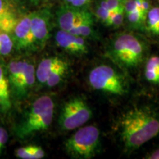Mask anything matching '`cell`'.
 <instances>
[{"label":"cell","instance_id":"4dcf8cb0","mask_svg":"<svg viewBox=\"0 0 159 159\" xmlns=\"http://www.w3.org/2000/svg\"><path fill=\"white\" fill-rule=\"evenodd\" d=\"M145 158L148 159H159V149H157L153 152H152L150 155H148V156Z\"/></svg>","mask_w":159,"mask_h":159},{"label":"cell","instance_id":"5b68a950","mask_svg":"<svg viewBox=\"0 0 159 159\" xmlns=\"http://www.w3.org/2000/svg\"><path fill=\"white\" fill-rule=\"evenodd\" d=\"M89 82L95 90L106 94L123 96L128 92V83L125 77L108 65H99L91 69Z\"/></svg>","mask_w":159,"mask_h":159},{"label":"cell","instance_id":"ba28073f","mask_svg":"<svg viewBox=\"0 0 159 159\" xmlns=\"http://www.w3.org/2000/svg\"><path fill=\"white\" fill-rule=\"evenodd\" d=\"M12 34L14 47L18 50L35 49L34 39L31 30L30 13L18 19Z\"/></svg>","mask_w":159,"mask_h":159},{"label":"cell","instance_id":"5bb4252c","mask_svg":"<svg viewBox=\"0 0 159 159\" xmlns=\"http://www.w3.org/2000/svg\"><path fill=\"white\" fill-rule=\"evenodd\" d=\"M63 61L58 57H50L43 59L38 65L35 70L36 80L39 85H45L47 79L53 71Z\"/></svg>","mask_w":159,"mask_h":159},{"label":"cell","instance_id":"d6a6232c","mask_svg":"<svg viewBox=\"0 0 159 159\" xmlns=\"http://www.w3.org/2000/svg\"><path fill=\"white\" fill-rule=\"evenodd\" d=\"M32 2H34V3H36L38 1H39V0H31Z\"/></svg>","mask_w":159,"mask_h":159},{"label":"cell","instance_id":"9c48e42d","mask_svg":"<svg viewBox=\"0 0 159 159\" xmlns=\"http://www.w3.org/2000/svg\"><path fill=\"white\" fill-rule=\"evenodd\" d=\"M49 12L43 9L30 13L31 30L35 49H42L49 36Z\"/></svg>","mask_w":159,"mask_h":159},{"label":"cell","instance_id":"484cf974","mask_svg":"<svg viewBox=\"0 0 159 159\" xmlns=\"http://www.w3.org/2000/svg\"><path fill=\"white\" fill-rule=\"evenodd\" d=\"M15 156L18 158L21 159H33L30 152L29 146L22 147V148L16 149L15 151Z\"/></svg>","mask_w":159,"mask_h":159},{"label":"cell","instance_id":"277c9868","mask_svg":"<svg viewBox=\"0 0 159 159\" xmlns=\"http://www.w3.org/2000/svg\"><path fill=\"white\" fill-rule=\"evenodd\" d=\"M66 153L71 158L89 159L99 153L101 148L100 132L94 125H88L77 130L64 143Z\"/></svg>","mask_w":159,"mask_h":159},{"label":"cell","instance_id":"d4e9b609","mask_svg":"<svg viewBox=\"0 0 159 159\" xmlns=\"http://www.w3.org/2000/svg\"><path fill=\"white\" fill-rule=\"evenodd\" d=\"M29 149L33 159H41L44 158L45 152L41 147L36 146V145H29Z\"/></svg>","mask_w":159,"mask_h":159},{"label":"cell","instance_id":"3957f363","mask_svg":"<svg viewBox=\"0 0 159 159\" xmlns=\"http://www.w3.org/2000/svg\"><path fill=\"white\" fill-rule=\"evenodd\" d=\"M108 53L111 59L120 67L134 69L144 61L145 46L136 35L122 33L116 35L111 41Z\"/></svg>","mask_w":159,"mask_h":159},{"label":"cell","instance_id":"603a6c76","mask_svg":"<svg viewBox=\"0 0 159 159\" xmlns=\"http://www.w3.org/2000/svg\"><path fill=\"white\" fill-rule=\"evenodd\" d=\"M125 2V0H102L99 5L111 12H114L124 7Z\"/></svg>","mask_w":159,"mask_h":159},{"label":"cell","instance_id":"ffe728a7","mask_svg":"<svg viewBox=\"0 0 159 159\" xmlns=\"http://www.w3.org/2000/svg\"><path fill=\"white\" fill-rule=\"evenodd\" d=\"M94 22H86L82 25L73 27L68 31L71 34L83 38L93 37L94 35V31L92 27Z\"/></svg>","mask_w":159,"mask_h":159},{"label":"cell","instance_id":"9a60e30c","mask_svg":"<svg viewBox=\"0 0 159 159\" xmlns=\"http://www.w3.org/2000/svg\"><path fill=\"white\" fill-rule=\"evenodd\" d=\"M28 62L29 61L24 60H14L9 63L6 71L9 80L11 89H13L16 85Z\"/></svg>","mask_w":159,"mask_h":159},{"label":"cell","instance_id":"f546056e","mask_svg":"<svg viewBox=\"0 0 159 159\" xmlns=\"http://www.w3.org/2000/svg\"><path fill=\"white\" fill-rule=\"evenodd\" d=\"M91 1V0H72L71 2V5L76 7H80Z\"/></svg>","mask_w":159,"mask_h":159},{"label":"cell","instance_id":"e0dca14e","mask_svg":"<svg viewBox=\"0 0 159 159\" xmlns=\"http://www.w3.org/2000/svg\"><path fill=\"white\" fill-rule=\"evenodd\" d=\"M69 66L66 61H63L56 69L53 71V72L49 75L45 83L46 87L47 88H52L58 85L63 80V77L67 74Z\"/></svg>","mask_w":159,"mask_h":159},{"label":"cell","instance_id":"d6986e66","mask_svg":"<svg viewBox=\"0 0 159 159\" xmlns=\"http://www.w3.org/2000/svg\"><path fill=\"white\" fill-rule=\"evenodd\" d=\"M14 47L12 36L9 33L0 32V56H7Z\"/></svg>","mask_w":159,"mask_h":159},{"label":"cell","instance_id":"8992f818","mask_svg":"<svg viewBox=\"0 0 159 159\" xmlns=\"http://www.w3.org/2000/svg\"><path fill=\"white\" fill-rule=\"evenodd\" d=\"M92 116L88 103L81 97H74L64 103L61 108L58 122L61 128L69 131L85 125Z\"/></svg>","mask_w":159,"mask_h":159},{"label":"cell","instance_id":"4316f807","mask_svg":"<svg viewBox=\"0 0 159 159\" xmlns=\"http://www.w3.org/2000/svg\"><path fill=\"white\" fill-rule=\"evenodd\" d=\"M137 7L147 16L148 11L150 9V4L148 0H136Z\"/></svg>","mask_w":159,"mask_h":159},{"label":"cell","instance_id":"44dd1931","mask_svg":"<svg viewBox=\"0 0 159 159\" xmlns=\"http://www.w3.org/2000/svg\"><path fill=\"white\" fill-rule=\"evenodd\" d=\"M125 13V7L112 12L105 25L108 26V27H119L123 22Z\"/></svg>","mask_w":159,"mask_h":159},{"label":"cell","instance_id":"2e32d148","mask_svg":"<svg viewBox=\"0 0 159 159\" xmlns=\"http://www.w3.org/2000/svg\"><path fill=\"white\" fill-rule=\"evenodd\" d=\"M144 76L148 82L159 84V56H152L145 66Z\"/></svg>","mask_w":159,"mask_h":159},{"label":"cell","instance_id":"7a4b0ae2","mask_svg":"<svg viewBox=\"0 0 159 159\" xmlns=\"http://www.w3.org/2000/svg\"><path fill=\"white\" fill-rule=\"evenodd\" d=\"M55 103L49 95H42L32 103L28 111L20 120L16 134L20 139H25L35 134L47 130L52 122Z\"/></svg>","mask_w":159,"mask_h":159},{"label":"cell","instance_id":"ac0fdd59","mask_svg":"<svg viewBox=\"0 0 159 159\" xmlns=\"http://www.w3.org/2000/svg\"><path fill=\"white\" fill-rule=\"evenodd\" d=\"M148 30L154 35H159V7H152L148 11L146 17Z\"/></svg>","mask_w":159,"mask_h":159},{"label":"cell","instance_id":"7c38bea8","mask_svg":"<svg viewBox=\"0 0 159 159\" xmlns=\"http://www.w3.org/2000/svg\"><path fill=\"white\" fill-rule=\"evenodd\" d=\"M18 19L14 10L7 0H0V32L13 33Z\"/></svg>","mask_w":159,"mask_h":159},{"label":"cell","instance_id":"8fae6325","mask_svg":"<svg viewBox=\"0 0 159 159\" xmlns=\"http://www.w3.org/2000/svg\"><path fill=\"white\" fill-rule=\"evenodd\" d=\"M36 80L35 66L28 62L17 84L12 89L16 98H21L33 88Z\"/></svg>","mask_w":159,"mask_h":159},{"label":"cell","instance_id":"52a82bcc","mask_svg":"<svg viewBox=\"0 0 159 159\" xmlns=\"http://www.w3.org/2000/svg\"><path fill=\"white\" fill-rule=\"evenodd\" d=\"M57 22L60 29L69 31L73 27L86 22H94L88 11L74 6L62 7L57 13Z\"/></svg>","mask_w":159,"mask_h":159},{"label":"cell","instance_id":"4fadbf2b","mask_svg":"<svg viewBox=\"0 0 159 159\" xmlns=\"http://www.w3.org/2000/svg\"><path fill=\"white\" fill-rule=\"evenodd\" d=\"M11 89L9 80L2 66L0 65V113L6 114L12 106Z\"/></svg>","mask_w":159,"mask_h":159},{"label":"cell","instance_id":"7402d4cb","mask_svg":"<svg viewBox=\"0 0 159 159\" xmlns=\"http://www.w3.org/2000/svg\"><path fill=\"white\" fill-rule=\"evenodd\" d=\"M127 18L131 25L134 26L141 25L146 20V16L140 10H137L132 13H127Z\"/></svg>","mask_w":159,"mask_h":159},{"label":"cell","instance_id":"cb8c5ba5","mask_svg":"<svg viewBox=\"0 0 159 159\" xmlns=\"http://www.w3.org/2000/svg\"><path fill=\"white\" fill-rule=\"evenodd\" d=\"M111 13H112V12H111L109 10L105 8V7H102V6L99 5L97 9L96 16L101 21H102L105 25H106L107 21H108Z\"/></svg>","mask_w":159,"mask_h":159},{"label":"cell","instance_id":"f1b7e54d","mask_svg":"<svg viewBox=\"0 0 159 159\" xmlns=\"http://www.w3.org/2000/svg\"><path fill=\"white\" fill-rule=\"evenodd\" d=\"M7 139H8L7 132L3 128L0 127V153L2 152L4 147L7 143Z\"/></svg>","mask_w":159,"mask_h":159},{"label":"cell","instance_id":"83f0119b","mask_svg":"<svg viewBox=\"0 0 159 159\" xmlns=\"http://www.w3.org/2000/svg\"><path fill=\"white\" fill-rule=\"evenodd\" d=\"M124 7L126 14L136 11L137 10H139V7H137L136 0H125Z\"/></svg>","mask_w":159,"mask_h":159},{"label":"cell","instance_id":"836d02e7","mask_svg":"<svg viewBox=\"0 0 159 159\" xmlns=\"http://www.w3.org/2000/svg\"><path fill=\"white\" fill-rule=\"evenodd\" d=\"M158 2H159V0H158Z\"/></svg>","mask_w":159,"mask_h":159},{"label":"cell","instance_id":"30bf717a","mask_svg":"<svg viewBox=\"0 0 159 159\" xmlns=\"http://www.w3.org/2000/svg\"><path fill=\"white\" fill-rule=\"evenodd\" d=\"M55 39L57 47L69 54L83 55L89 52L85 38L73 35L68 31L60 30L55 34Z\"/></svg>","mask_w":159,"mask_h":159},{"label":"cell","instance_id":"6da1fadb","mask_svg":"<svg viewBox=\"0 0 159 159\" xmlns=\"http://www.w3.org/2000/svg\"><path fill=\"white\" fill-rule=\"evenodd\" d=\"M121 140L128 151L136 150L159 134V119L146 108H134L120 119Z\"/></svg>","mask_w":159,"mask_h":159},{"label":"cell","instance_id":"1f68e13d","mask_svg":"<svg viewBox=\"0 0 159 159\" xmlns=\"http://www.w3.org/2000/svg\"><path fill=\"white\" fill-rule=\"evenodd\" d=\"M66 2L67 3H69V4H71V1H72V0H65Z\"/></svg>","mask_w":159,"mask_h":159}]
</instances>
